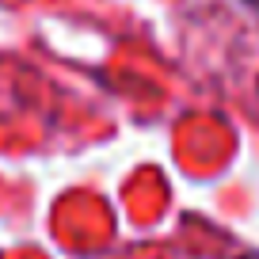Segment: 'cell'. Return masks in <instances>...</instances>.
Segmentation results:
<instances>
[{
  "label": "cell",
  "instance_id": "obj_1",
  "mask_svg": "<svg viewBox=\"0 0 259 259\" xmlns=\"http://www.w3.org/2000/svg\"><path fill=\"white\" fill-rule=\"evenodd\" d=\"M244 4H251V8H259V0H244Z\"/></svg>",
  "mask_w": 259,
  "mask_h": 259
}]
</instances>
